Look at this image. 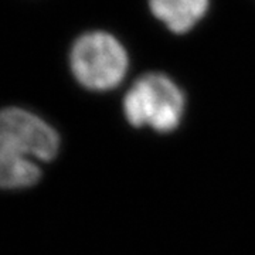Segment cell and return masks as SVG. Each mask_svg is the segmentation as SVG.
<instances>
[{
	"label": "cell",
	"mask_w": 255,
	"mask_h": 255,
	"mask_svg": "<svg viewBox=\"0 0 255 255\" xmlns=\"http://www.w3.org/2000/svg\"><path fill=\"white\" fill-rule=\"evenodd\" d=\"M184 107V94L179 85L160 73L139 77L124 97L128 122L135 128H150L159 133H169L180 125Z\"/></svg>",
	"instance_id": "6da1fadb"
},
{
	"label": "cell",
	"mask_w": 255,
	"mask_h": 255,
	"mask_svg": "<svg viewBox=\"0 0 255 255\" xmlns=\"http://www.w3.org/2000/svg\"><path fill=\"white\" fill-rule=\"evenodd\" d=\"M129 57L124 44L107 31H88L74 41L70 68L74 78L90 91H110L124 81Z\"/></svg>",
	"instance_id": "7a4b0ae2"
},
{
	"label": "cell",
	"mask_w": 255,
	"mask_h": 255,
	"mask_svg": "<svg viewBox=\"0 0 255 255\" xmlns=\"http://www.w3.org/2000/svg\"><path fill=\"white\" fill-rule=\"evenodd\" d=\"M0 146L31 160L50 162L58 153L60 136L31 111L7 107L0 110Z\"/></svg>",
	"instance_id": "3957f363"
},
{
	"label": "cell",
	"mask_w": 255,
	"mask_h": 255,
	"mask_svg": "<svg viewBox=\"0 0 255 255\" xmlns=\"http://www.w3.org/2000/svg\"><path fill=\"white\" fill-rule=\"evenodd\" d=\"M210 0H149L152 14L170 31H190L209 10Z\"/></svg>",
	"instance_id": "277c9868"
},
{
	"label": "cell",
	"mask_w": 255,
	"mask_h": 255,
	"mask_svg": "<svg viewBox=\"0 0 255 255\" xmlns=\"http://www.w3.org/2000/svg\"><path fill=\"white\" fill-rule=\"evenodd\" d=\"M41 179V167L36 160L0 146V189L21 190Z\"/></svg>",
	"instance_id": "5b68a950"
}]
</instances>
